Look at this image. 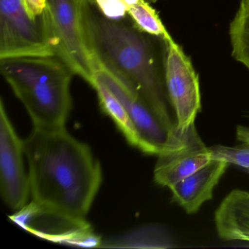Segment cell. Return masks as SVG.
<instances>
[{"instance_id": "6da1fadb", "label": "cell", "mask_w": 249, "mask_h": 249, "mask_svg": "<svg viewBox=\"0 0 249 249\" xmlns=\"http://www.w3.org/2000/svg\"><path fill=\"white\" fill-rule=\"evenodd\" d=\"M24 143L31 202L46 212L86 221L103 178L89 147L65 127H33Z\"/></svg>"}, {"instance_id": "7a4b0ae2", "label": "cell", "mask_w": 249, "mask_h": 249, "mask_svg": "<svg viewBox=\"0 0 249 249\" xmlns=\"http://www.w3.org/2000/svg\"><path fill=\"white\" fill-rule=\"evenodd\" d=\"M89 42L103 67L122 78L139 94L172 131L177 129L176 116L169 101L154 43L145 33L135 26L108 19L90 0L84 8Z\"/></svg>"}, {"instance_id": "3957f363", "label": "cell", "mask_w": 249, "mask_h": 249, "mask_svg": "<svg viewBox=\"0 0 249 249\" xmlns=\"http://www.w3.org/2000/svg\"><path fill=\"white\" fill-rule=\"evenodd\" d=\"M0 70L24 105L34 127H65L72 108L71 85L75 75L57 56L0 59Z\"/></svg>"}, {"instance_id": "277c9868", "label": "cell", "mask_w": 249, "mask_h": 249, "mask_svg": "<svg viewBox=\"0 0 249 249\" xmlns=\"http://www.w3.org/2000/svg\"><path fill=\"white\" fill-rule=\"evenodd\" d=\"M86 0H48L56 56L91 84L98 63L89 42Z\"/></svg>"}, {"instance_id": "5b68a950", "label": "cell", "mask_w": 249, "mask_h": 249, "mask_svg": "<svg viewBox=\"0 0 249 249\" xmlns=\"http://www.w3.org/2000/svg\"><path fill=\"white\" fill-rule=\"evenodd\" d=\"M56 56L49 11L33 18L21 0H0V59Z\"/></svg>"}, {"instance_id": "8992f818", "label": "cell", "mask_w": 249, "mask_h": 249, "mask_svg": "<svg viewBox=\"0 0 249 249\" xmlns=\"http://www.w3.org/2000/svg\"><path fill=\"white\" fill-rule=\"evenodd\" d=\"M94 77L104 83L123 105L139 135L141 151L158 156L179 143L180 131L178 128L170 130L149 105L122 78L103 67H98Z\"/></svg>"}, {"instance_id": "52a82bcc", "label": "cell", "mask_w": 249, "mask_h": 249, "mask_svg": "<svg viewBox=\"0 0 249 249\" xmlns=\"http://www.w3.org/2000/svg\"><path fill=\"white\" fill-rule=\"evenodd\" d=\"M162 41L166 91L176 116L178 129L183 131L195 124L201 110L199 77L190 58L173 37Z\"/></svg>"}, {"instance_id": "ba28073f", "label": "cell", "mask_w": 249, "mask_h": 249, "mask_svg": "<svg viewBox=\"0 0 249 249\" xmlns=\"http://www.w3.org/2000/svg\"><path fill=\"white\" fill-rule=\"evenodd\" d=\"M24 141L18 136L8 116L3 100L0 101V189L2 199L13 211L28 203L29 175L24 165Z\"/></svg>"}, {"instance_id": "9c48e42d", "label": "cell", "mask_w": 249, "mask_h": 249, "mask_svg": "<svg viewBox=\"0 0 249 249\" xmlns=\"http://www.w3.org/2000/svg\"><path fill=\"white\" fill-rule=\"evenodd\" d=\"M9 218L27 231L54 243L100 248L103 242L87 221H75L46 212L33 202H28Z\"/></svg>"}, {"instance_id": "30bf717a", "label": "cell", "mask_w": 249, "mask_h": 249, "mask_svg": "<svg viewBox=\"0 0 249 249\" xmlns=\"http://www.w3.org/2000/svg\"><path fill=\"white\" fill-rule=\"evenodd\" d=\"M157 157L154 180L157 184L168 188L212 160L210 148L201 139L195 124L181 131L180 142L176 147Z\"/></svg>"}, {"instance_id": "8fae6325", "label": "cell", "mask_w": 249, "mask_h": 249, "mask_svg": "<svg viewBox=\"0 0 249 249\" xmlns=\"http://www.w3.org/2000/svg\"><path fill=\"white\" fill-rule=\"evenodd\" d=\"M229 164L224 160L212 159L195 173L170 186L175 202L187 213H196L205 202L212 199L214 188Z\"/></svg>"}, {"instance_id": "7c38bea8", "label": "cell", "mask_w": 249, "mask_h": 249, "mask_svg": "<svg viewBox=\"0 0 249 249\" xmlns=\"http://www.w3.org/2000/svg\"><path fill=\"white\" fill-rule=\"evenodd\" d=\"M214 219L220 238L249 243V192L240 189L230 192L215 211Z\"/></svg>"}, {"instance_id": "4fadbf2b", "label": "cell", "mask_w": 249, "mask_h": 249, "mask_svg": "<svg viewBox=\"0 0 249 249\" xmlns=\"http://www.w3.org/2000/svg\"><path fill=\"white\" fill-rule=\"evenodd\" d=\"M175 242L170 234L160 227H140L118 237L102 242L100 248H129V249H171Z\"/></svg>"}, {"instance_id": "5bb4252c", "label": "cell", "mask_w": 249, "mask_h": 249, "mask_svg": "<svg viewBox=\"0 0 249 249\" xmlns=\"http://www.w3.org/2000/svg\"><path fill=\"white\" fill-rule=\"evenodd\" d=\"M90 85L97 92L100 107L103 111L111 118L128 142L140 149L139 135L123 105L107 86L98 78L94 77Z\"/></svg>"}, {"instance_id": "9a60e30c", "label": "cell", "mask_w": 249, "mask_h": 249, "mask_svg": "<svg viewBox=\"0 0 249 249\" xmlns=\"http://www.w3.org/2000/svg\"><path fill=\"white\" fill-rule=\"evenodd\" d=\"M231 56L249 70V0H241L229 28Z\"/></svg>"}, {"instance_id": "2e32d148", "label": "cell", "mask_w": 249, "mask_h": 249, "mask_svg": "<svg viewBox=\"0 0 249 249\" xmlns=\"http://www.w3.org/2000/svg\"><path fill=\"white\" fill-rule=\"evenodd\" d=\"M128 15L135 27L148 36H154L162 40L172 38L157 11L146 0H141L129 7Z\"/></svg>"}, {"instance_id": "e0dca14e", "label": "cell", "mask_w": 249, "mask_h": 249, "mask_svg": "<svg viewBox=\"0 0 249 249\" xmlns=\"http://www.w3.org/2000/svg\"><path fill=\"white\" fill-rule=\"evenodd\" d=\"M211 159L222 160L229 164H235L249 170V145L243 143L238 146L217 145L211 147Z\"/></svg>"}, {"instance_id": "ac0fdd59", "label": "cell", "mask_w": 249, "mask_h": 249, "mask_svg": "<svg viewBox=\"0 0 249 249\" xmlns=\"http://www.w3.org/2000/svg\"><path fill=\"white\" fill-rule=\"evenodd\" d=\"M99 12L110 20L121 21L128 14V7L123 0H91Z\"/></svg>"}, {"instance_id": "d6986e66", "label": "cell", "mask_w": 249, "mask_h": 249, "mask_svg": "<svg viewBox=\"0 0 249 249\" xmlns=\"http://www.w3.org/2000/svg\"><path fill=\"white\" fill-rule=\"evenodd\" d=\"M29 15L37 18L43 14L48 6V0H21Z\"/></svg>"}, {"instance_id": "ffe728a7", "label": "cell", "mask_w": 249, "mask_h": 249, "mask_svg": "<svg viewBox=\"0 0 249 249\" xmlns=\"http://www.w3.org/2000/svg\"><path fill=\"white\" fill-rule=\"evenodd\" d=\"M237 141L249 145V126H237L236 129Z\"/></svg>"}, {"instance_id": "44dd1931", "label": "cell", "mask_w": 249, "mask_h": 249, "mask_svg": "<svg viewBox=\"0 0 249 249\" xmlns=\"http://www.w3.org/2000/svg\"><path fill=\"white\" fill-rule=\"evenodd\" d=\"M124 2L126 4V6L129 7L132 6V5H135V4L138 3L141 0H123Z\"/></svg>"}, {"instance_id": "7402d4cb", "label": "cell", "mask_w": 249, "mask_h": 249, "mask_svg": "<svg viewBox=\"0 0 249 249\" xmlns=\"http://www.w3.org/2000/svg\"><path fill=\"white\" fill-rule=\"evenodd\" d=\"M150 3H155V2H158V1H160V0H146Z\"/></svg>"}, {"instance_id": "603a6c76", "label": "cell", "mask_w": 249, "mask_h": 249, "mask_svg": "<svg viewBox=\"0 0 249 249\" xmlns=\"http://www.w3.org/2000/svg\"></svg>"}]
</instances>
